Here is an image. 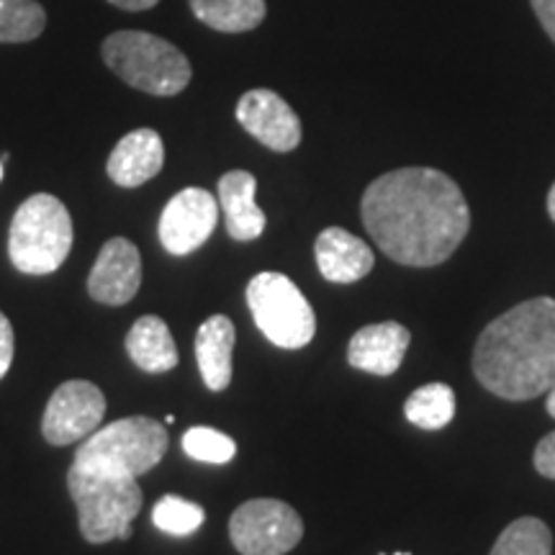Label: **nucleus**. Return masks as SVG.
Listing matches in <instances>:
<instances>
[{
    "label": "nucleus",
    "instance_id": "7",
    "mask_svg": "<svg viewBox=\"0 0 555 555\" xmlns=\"http://www.w3.org/2000/svg\"><path fill=\"white\" fill-rule=\"evenodd\" d=\"M247 307L258 330L275 347L301 350L314 339V309L288 275L273 270L255 275L247 286Z\"/></svg>",
    "mask_w": 555,
    "mask_h": 555
},
{
    "label": "nucleus",
    "instance_id": "8",
    "mask_svg": "<svg viewBox=\"0 0 555 555\" xmlns=\"http://www.w3.org/2000/svg\"><path fill=\"white\" fill-rule=\"evenodd\" d=\"M229 538L242 555H286L301 543L304 522L286 502L253 499L229 519Z\"/></svg>",
    "mask_w": 555,
    "mask_h": 555
},
{
    "label": "nucleus",
    "instance_id": "32",
    "mask_svg": "<svg viewBox=\"0 0 555 555\" xmlns=\"http://www.w3.org/2000/svg\"><path fill=\"white\" fill-rule=\"evenodd\" d=\"M0 180H3V163H0Z\"/></svg>",
    "mask_w": 555,
    "mask_h": 555
},
{
    "label": "nucleus",
    "instance_id": "3",
    "mask_svg": "<svg viewBox=\"0 0 555 555\" xmlns=\"http://www.w3.org/2000/svg\"><path fill=\"white\" fill-rule=\"evenodd\" d=\"M67 491L78 506L80 532L88 543L103 545L131 538V522L144 504L137 478L101 474L73 463Z\"/></svg>",
    "mask_w": 555,
    "mask_h": 555
},
{
    "label": "nucleus",
    "instance_id": "2",
    "mask_svg": "<svg viewBox=\"0 0 555 555\" xmlns=\"http://www.w3.org/2000/svg\"><path fill=\"white\" fill-rule=\"evenodd\" d=\"M474 373L486 391L530 401L555 386V298L517 304L486 324L474 350Z\"/></svg>",
    "mask_w": 555,
    "mask_h": 555
},
{
    "label": "nucleus",
    "instance_id": "23",
    "mask_svg": "<svg viewBox=\"0 0 555 555\" xmlns=\"http://www.w3.org/2000/svg\"><path fill=\"white\" fill-rule=\"evenodd\" d=\"M204 519H206L204 506L172 494L159 499L155 509H152V522H155L157 530H163L165 535H172V538L193 535V532L201 530Z\"/></svg>",
    "mask_w": 555,
    "mask_h": 555
},
{
    "label": "nucleus",
    "instance_id": "24",
    "mask_svg": "<svg viewBox=\"0 0 555 555\" xmlns=\"http://www.w3.org/2000/svg\"><path fill=\"white\" fill-rule=\"evenodd\" d=\"M185 455L201 463H214V466H224L237 455V442L232 437L219 433L211 427H191L183 435Z\"/></svg>",
    "mask_w": 555,
    "mask_h": 555
},
{
    "label": "nucleus",
    "instance_id": "19",
    "mask_svg": "<svg viewBox=\"0 0 555 555\" xmlns=\"http://www.w3.org/2000/svg\"><path fill=\"white\" fill-rule=\"evenodd\" d=\"M193 16L224 34L253 31L266 21V0H189Z\"/></svg>",
    "mask_w": 555,
    "mask_h": 555
},
{
    "label": "nucleus",
    "instance_id": "14",
    "mask_svg": "<svg viewBox=\"0 0 555 555\" xmlns=\"http://www.w3.org/2000/svg\"><path fill=\"white\" fill-rule=\"evenodd\" d=\"M165 144L155 129H134L111 152L106 172L121 189H139L163 170Z\"/></svg>",
    "mask_w": 555,
    "mask_h": 555
},
{
    "label": "nucleus",
    "instance_id": "17",
    "mask_svg": "<svg viewBox=\"0 0 555 555\" xmlns=\"http://www.w3.org/2000/svg\"><path fill=\"white\" fill-rule=\"evenodd\" d=\"M232 319L217 314L206 319L196 335V360L208 391H224L232 384V352H234Z\"/></svg>",
    "mask_w": 555,
    "mask_h": 555
},
{
    "label": "nucleus",
    "instance_id": "27",
    "mask_svg": "<svg viewBox=\"0 0 555 555\" xmlns=\"http://www.w3.org/2000/svg\"><path fill=\"white\" fill-rule=\"evenodd\" d=\"M532 11L538 13L540 24L547 31V37L555 41V0H530Z\"/></svg>",
    "mask_w": 555,
    "mask_h": 555
},
{
    "label": "nucleus",
    "instance_id": "15",
    "mask_svg": "<svg viewBox=\"0 0 555 555\" xmlns=\"http://www.w3.org/2000/svg\"><path fill=\"white\" fill-rule=\"evenodd\" d=\"M319 273L330 283H356L373 270L371 247L347 229L330 227L317 237L314 245Z\"/></svg>",
    "mask_w": 555,
    "mask_h": 555
},
{
    "label": "nucleus",
    "instance_id": "4",
    "mask_svg": "<svg viewBox=\"0 0 555 555\" xmlns=\"http://www.w3.org/2000/svg\"><path fill=\"white\" fill-rule=\"evenodd\" d=\"M103 62L131 88L150 95L183 93L191 82V62L168 39L147 31H116L103 41Z\"/></svg>",
    "mask_w": 555,
    "mask_h": 555
},
{
    "label": "nucleus",
    "instance_id": "22",
    "mask_svg": "<svg viewBox=\"0 0 555 555\" xmlns=\"http://www.w3.org/2000/svg\"><path fill=\"white\" fill-rule=\"evenodd\" d=\"M47 13L37 0H0V44H24L44 31Z\"/></svg>",
    "mask_w": 555,
    "mask_h": 555
},
{
    "label": "nucleus",
    "instance_id": "5",
    "mask_svg": "<svg viewBox=\"0 0 555 555\" xmlns=\"http://www.w3.org/2000/svg\"><path fill=\"white\" fill-rule=\"evenodd\" d=\"M73 217L50 193L26 198L13 214L9 255L13 268L26 275H50L73 249Z\"/></svg>",
    "mask_w": 555,
    "mask_h": 555
},
{
    "label": "nucleus",
    "instance_id": "11",
    "mask_svg": "<svg viewBox=\"0 0 555 555\" xmlns=\"http://www.w3.org/2000/svg\"><path fill=\"white\" fill-rule=\"evenodd\" d=\"M237 121L247 134L273 152H291L301 144V121L296 111L268 88H255L242 95Z\"/></svg>",
    "mask_w": 555,
    "mask_h": 555
},
{
    "label": "nucleus",
    "instance_id": "21",
    "mask_svg": "<svg viewBox=\"0 0 555 555\" xmlns=\"http://www.w3.org/2000/svg\"><path fill=\"white\" fill-rule=\"evenodd\" d=\"M551 527L538 517H519L499 535L489 555H551Z\"/></svg>",
    "mask_w": 555,
    "mask_h": 555
},
{
    "label": "nucleus",
    "instance_id": "33",
    "mask_svg": "<svg viewBox=\"0 0 555 555\" xmlns=\"http://www.w3.org/2000/svg\"><path fill=\"white\" fill-rule=\"evenodd\" d=\"M391 555H409V553H391Z\"/></svg>",
    "mask_w": 555,
    "mask_h": 555
},
{
    "label": "nucleus",
    "instance_id": "28",
    "mask_svg": "<svg viewBox=\"0 0 555 555\" xmlns=\"http://www.w3.org/2000/svg\"><path fill=\"white\" fill-rule=\"evenodd\" d=\"M108 3L121 11H150L155 9L159 0H108Z\"/></svg>",
    "mask_w": 555,
    "mask_h": 555
},
{
    "label": "nucleus",
    "instance_id": "30",
    "mask_svg": "<svg viewBox=\"0 0 555 555\" xmlns=\"http://www.w3.org/2000/svg\"><path fill=\"white\" fill-rule=\"evenodd\" d=\"M547 393H551V397H547V401H545V409H547V414L555 416V386Z\"/></svg>",
    "mask_w": 555,
    "mask_h": 555
},
{
    "label": "nucleus",
    "instance_id": "31",
    "mask_svg": "<svg viewBox=\"0 0 555 555\" xmlns=\"http://www.w3.org/2000/svg\"><path fill=\"white\" fill-rule=\"evenodd\" d=\"M165 425H176V414H168V416H165Z\"/></svg>",
    "mask_w": 555,
    "mask_h": 555
},
{
    "label": "nucleus",
    "instance_id": "20",
    "mask_svg": "<svg viewBox=\"0 0 555 555\" xmlns=\"http://www.w3.org/2000/svg\"><path fill=\"white\" fill-rule=\"evenodd\" d=\"M406 420L420 429H442L455 416V393L448 384H427L416 388L404 404Z\"/></svg>",
    "mask_w": 555,
    "mask_h": 555
},
{
    "label": "nucleus",
    "instance_id": "18",
    "mask_svg": "<svg viewBox=\"0 0 555 555\" xmlns=\"http://www.w3.org/2000/svg\"><path fill=\"white\" fill-rule=\"evenodd\" d=\"M127 352L144 373H168L178 365V347L159 317L137 319L127 335Z\"/></svg>",
    "mask_w": 555,
    "mask_h": 555
},
{
    "label": "nucleus",
    "instance_id": "12",
    "mask_svg": "<svg viewBox=\"0 0 555 555\" xmlns=\"http://www.w3.org/2000/svg\"><path fill=\"white\" fill-rule=\"evenodd\" d=\"M142 286V258L134 242L114 237L101 247L88 275V294L106 307H124Z\"/></svg>",
    "mask_w": 555,
    "mask_h": 555
},
{
    "label": "nucleus",
    "instance_id": "25",
    "mask_svg": "<svg viewBox=\"0 0 555 555\" xmlns=\"http://www.w3.org/2000/svg\"><path fill=\"white\" fill-rule=\"evenodd\" d=\"M535 470L538 474H543L545 478H553L555 481V433L545 435L543 440H540V446L535 448Z\"/></svg>",
    "mask_w": 555,
    "mask_h": 555
},
{
    "label": "nucleus",
    "instance_id": "10",
    "mask_svg": "<svg viewBox=\"0 0 555 555\" xmlns=\"http://www.w3.org/2000/svg\"><path fill=\"white\" fill-rule=\"evenodd\" d=\"M219 221V201L204 189L176 193L159 217V242L170 255H191L208 242Z\"/></svg>",
    "mask_w": 555,
    "mask_h": 555
},
{
    "label": "nucleus",
    "instance_id": "26",
    "mask_svg": "<svg viewBox=\"0 0 555 555\" xmlns=\"http://www.w3.org/2000/svg\"><path fill=\"white\" fill-rule=\"evenodd\" d=\"M11 363H13V327L9 317L0 311V378L9 373Z\"/></svg>",
    "mask_w": 555,
    "mask_h": 555
},
{
    "label": "nucleus",
    "instance_id": "16",
    "mask_svg": "<svg viewBox=\"0 0 555 555\" xmlns=\"http://www.w3.org/2000/svg\"><path fill=\"white\" fill-rule=\"evenodd\" d=\"M255 191L258 180L247 170H232L219 180V208L232 240L253 242L266 232V211L255 201Z\"/></svg>",
    "mask_w": 555,
    "mask_h": 555
},
{
    "label": "nucleus",
    "instance_id": "13",
    "mask_svg": "<svg viewBox=\"0 0 555 555\" xmlns=\"http://www.w3.org/2000/svg\"><path fill=\"white\" fill-rule=\"evenodd\" d=\"M412 335L404 324L380 322L358 330L347 347V363L371 376H393L404 363Z\"/></svg>",
    "mask_w": 555,
    "mask_h": 555
},
{
    "label": "nucleus",
    "instance_id": "9",
    "mask_svg": "<svg viewBox=\"0 0 555 555\" xmlns=\"http://www.w3.org/2000/svg\"><path fill=\"white\" fill-rule=\"evenodd\" d=\"M106 397L90 380H67L52 393L41 420V435L50 446H73L101 427Z\"/></svg>",
    "mask_w": 555,
    "mask_h": 555
},
{
    "label": "nucleus",
    "instance_id": "6",
    "mask_svg": "<svg viewBox=\"0 0 555 555\" xmlns=\"http://www.w3.org/2000/svg\"><path fill=\"white\" fill-rule=\"evenodd\" d=\"M168 453V429L150 416H127L95 429L80 442L75 466L139 478Z\"/></svg>",
    "mask_w": 555,
    "mask_h": 555
},
{
    "label": "nucleus",
    "instance_id": "29",
    "mask_svg": "<svg viewBox=\"0 0 555 555\" xmlns=\"http://www.w3.org/2000/svg\"><path fill=\"white\" fill-rule=\"evenodd\" d=\"M547 214H551V219L555 221V183H553L551 193H547Z\"/></svg>",
    "mask_w": 555,
    "mask_h": 555
},
{
    "label": "nucleus",
    "instance_id": "1",
    "mask_svg": "<svg viewBox=\"0 0 555 555\" xmlns=\"http://www.w3.org/2000/svg\"><path fill=\"white\" fill-rule=\"evenodd\" d=\"M360 217L380 253L412 268L446 262L470 229L466 196L435 168H399L376 178L363 193Z\"/></svg>",
    "mask_w": 555,
    "mask_h": 555
}]
</instances>
